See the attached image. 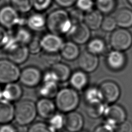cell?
Instances as JSON below:
<instances>
[{"instance_id":"34","label":"cell","mask_w":132,"mask_h":132,"mask_svg":"<svg viewBox=\"0 0 132 132\" xmlns=\"http://www.w3.org/2000/svg\"><path fill=\"white\" fill-rule=\"evenodd\" d=\"M54 0H32L33 9L36 12L44 13L52 6Z\"/></svg>"},{"instance_id":"5","label":"cell","mask_w":132,"mask_h":132,"mask_svg":"<svg viewBox=\"0 0 132 132\" xmlns=\"http://www.w3.org/2000/svg\"><path fill=\"white\" fill-rule=\"evenodd\" d=\"M109 43L114 50L123 52L131 46L132 34L125 28L116 29L110 35Z\"/></svg>"},{"instance_id":"9","label":"cell","mask_w":132,"mask_h":132,"mask_svg":"<svg viewBox=\"0 0 132 132\" xmlns=\"http://www.w3.org/2000/svg\"><path fill=\"white\" fill-rule=\"evenodd\" d=\"M101 92L103 101L106 104H112L118 100L121 94L119 86L112 81H105L98 87Z\"/></svg>"},{"instance_id":"3","label":"cell","mask_w":132,"mask_h":132,"mask_svg":"<svg viewBox=\"0 0 132 132\" xmlns=\"http://www.w3.org/2000/svg\"><path fill=\"white\" fill-rule=\"evenodd\" d=\"M37 114L36 104L31 100L20 101L15 106L14 119L21 126L31 124L36 119Z\"/></svg>"},{"instance_id":"27","label":"cell","mask_w":132,"mask_h":132,"mask_svg":"<svg viewBox=\"0 0 132 132\" xmlns=\"http://www.w3.org/2000/svg\"><path fill=\"white\" fill-rule=\"evenodd\" d=\"M31 31L27 26H18L14 36L20 44L28 45L34 38Z\"/></svg>"},{"instance_id":"21","label":"cell","mask_w":132,"mask_h":132,"mask_svg":"<svg viewBox=\"0 0 132 132\" xmlns=\"http://www.w3.org/2000/svg\"><path fill=\"white\" fill-rule=\"evenodd\" d=\"M60 54L63 59L72 61L78 58L80 53L78 44L72 41H69L63 43Z\"/></svg>"},{"instance_id":"18","label":"cell","mask_w":132,"mask_h":132,"mask_svg":"<svg viewBox=\"0 0 132 132\" xmlns=\"http://www.w3.org/2000/svg\"><path fill=\"white\" fill-rule=\"evenodd\" d=\"M106 62L108 66L112 70H119L124 67L126 57L123 52L113 50L108 54Z\"/></svg>"},{"instance_id":"20","label":"cell","mask_w":132,"mask_h":132,"mask_svg":"<svg viewBox=\"0 0 132 132\" xmlns=\"http://www.w3.org/2000/svg\"><path fill=\"white\" fill-rule=\"evenodd\" d=\"M114 18L117 26L120 28L127 29L132 27V10L128 8L119 9L116 12Z\"/></svg>"},{"instance_id":"26","label":"cell","mask_w":132,"mask_h":132,"mask_svg":"<svg viewBox=\"0 0 132 132\" xmlns=\"http://www.w3.org/2000/svg\"><path fill=\"white\" fill-rule=\"evenodd\" d=\"M58 82H43L39 89V93L43 98H52L55 97L58 92Z\"/></svg>"},{"instance_id":"46","label":"cell","mask_w":132,"mask_h":132,"mask_svg":"<svg viewBox=\"0 0 132 132\" xmlns=\"http://www.w3.org/2000/svg\"><path fill=\"white\" fill-rule=\"evenodd\" d=\"M127 2L132 6V0H127Z\"/></svg>"},{"instance_id":"38","label":"cell","mask_w":132,"mask_h":132,"mask_svg":"<svg viewBox=\"0 0 132 132\" xmlns=\"http://www.w3.org/2000/svg\"><path fill=\"white\" fill-rule=\"evenodd\" d=\"M70 19L73 24L84 22L85 14L84 12L76 7L73 8L69 11Z\"/></svg>"},{"instance_id":"12","label":"cell","mask_w":132,"mask_h":132,"mask_svg":"<svg viewBox=\"0 0 132 132\" xmlns=\"http://www.w3.org/2000/svg\"><path fill=\"white\" fill-rule=\"evenodd\" d=\"M105 120L111 121L118 126L126 120V112L120 105L111 104L107 105L103 116Z\"/></svg>"},{"instance_id":"41","label":"cell","mask_w":132,"mask_h":132,"mask_svg":"<svg viewBox=\"0 0 132 132\" xmlns=\"http://www.w3.org/2000/svg\"><path fill=\"white\" fill-rule=\"evenodd\" d=\"M116 130L117 132H132V123L126 120L118 126Z\"/></svg>"},{"instance_id":"32","label":"cell","mask_w":132,"mask_h":132,"mask_svg":"<svg viewBox=\"0 0 132 132\" xmlns=\"http://www.w3.org/2000/svg\"><path fill=\"white\" fill-rule=\"evenodd\" d=\"M96 9L103 14H109L116 7V0H95Z\"/></svg>"},{"instance_id":"39","label":"cell","mask_w":132,"mask_h":132,"mask_svg":"<svg viewBox=\"0 0 132 132\" xmlns=\"http://www.w3.org/2000/svg\"><path fill=\"white\" fill-rule=\"evenodd\" d=\"M27 47L30 54H37L39 53L42 50L40 39L33 38L32 40L28 44Z\"/></svg>"},{"instance_id":"16","label":"cell","mask_w":132,"mask_h":132,"mask_svg":"<svg viewBox=\"0 0 132 132\" xmlns=\"http://www.w3.org/2000/svg\"><path fill=\"white\" fill-rule=\"evenodd\" d=\"M23 94L21 86L15 82L6 84L2 90L0 100L10 102L19 101Z\"/></svg>"},{"instance_id":"2","label":"cell","mask_w":132,"mask_h":132,"mask_svg":"<svg viewBox=\"0 0 132 132\" xmlns=\"http://www.w3.org/2000/svg\"><path fill=\"white\" fill-rule=\"evenodd\" d=\"M80 97L77 91L73 88H63L59 90L55 97L57 108L62 112L74 111L78 106Z\"/></svg>"},{"instance_id":"29","label":"cell","mask_w":132,"mask_h":132,"mask_svg":"<svg viewBox=\"0 0 132 132\" xmlns=\"http://www.w3.org/2000/svg\"><path fill=\"white\" fill-rule=\"evenodd\" d=\"M10 4L21 14L28 13L33 9L32 0H10Z\"/></svg>"},{"instance_id":"8","label":"cell","mask_w":132,"mask_h":132,"mask_svg":"<svg viewBox=\"0 0 132 132\" xmlns=\"http://www.w3.org/2000/svg\"><path fill=\"white\" fill-rule=\"evenodd\" d=\"M91 30L84 22H82L73 24L68 35L71 41L77 44H84L89 42Z\"/></svg>"},{"instance_id":"40","label":"cell","mask_w":132,"mask_h":132,"mask_svg":"<svg viewBox=\"0 0 132 132\" xmlns=\"http://www.w3.org/2000/svg\"><path fill=\"white\" fill-rule=\"evenodd\" d=\"M76 2V0H54V2L59 8L65 9L75 6Z\"/></svg>"},{"instance_id":"47","label":"cell","mask_w":132,"mask_h":132,"mask_svg":"<svg viewBox=\"0 0 132 132\" xmlns=\"http://www.w3.org/2000/svg\"><path fill=\"white\" fill-rule=\"evenodd\" d=\"M2 92V90H1V87H0V99H1V97Z\"/></svg>"},{"instance_id":"31","label":"cell","mask_w":132,"mask_h":132,"mask_svg":"<svg viewBox=\"0 0 132 132\" xmlns=\"http://www.w3.org/2000/svg\"><path fill=\"white\" fill-rule=\"evenodd\" d=\"M62 57L59 52L52 53L43 51L40 55V59L46 65L51 67L60 62Z\"/></svg>"},{"instance_id":"43","label":"cell","mask_w":132,"mask_h":132,"mask_svg":"<svg viewBox=\"0 0 132 132\" xmlns=\"http://www.w3.org/2000/svg\"><path fill=\"white\" fill-rule=\"evenodd\" d=\"M43 82H58V79L54 73L50 69L43 76Z\"/></svg>"},{"instance_id":"6","label":"cell","mask_w":132,"mask_h":132,"mask_svg":"<svg viewBox=\"0 0 132 132\" xmlns=\"http://www.w3.org/2000/svg\"><path fill=\"white\" fill-rule=\"evenodd\" d=\"M21 72L17 64L9 59H0V84L15 82L19 79Z\"/></svg>"},{"instance_id":"28","label":"cell","mask_w":132,"mask_h":132,"mask_svg":"<svg viewBox=\"0 0 132 132\" xmlns=\"http://www.w3.org/2000/svg\"><path fill=\"white\" fill-rule=\"evenodd\" d=\"M106 48L104 41L99 38H95L89 40L87 44V51L95 55L102 54Z\"/></svg>"},{"instance_id":"37","label":"cell","mask_w":132,"mask_h":132,"mask_svg":"<svg viewBox=\"0 0 132 132\" xmlns=\"http://www.w3.org/2000/svg\"><path fill=\"white\" fill-rule=\"evenodd\" d=\"M75 7L84 13L88 12L94 9L95 6V0H76Z\"/></svg>"},{"instance_id":"11","label":"cell","mask_w":132,"mask_h":132,"mask_svg":"<svg viewBox=\"0 0 132 132\" xmlns=\"http://www.w3.org/2000/svg\"><path fill=\"white\" fill-rule=\"evenodd\" d=\"M40 42L43 51L52 53L59 52L64 43L60 36L51 32L44 35Z\"/></svg>"},{"instance_id":"15","label":"cell","mask_w":132,"mask_h":132,"mask_svg":"<svg viewBox=\"0 0 132 132\" xmlns=\"http://www.w3.org/2000/svg\"><path fill=\"white\" fill-rule=\"evenodd\" d=\"M26 25L31 31H42L46 28V15L35 11L26 18Z\"/></svg>"},{"instance_id":"13","label":"cell","mask_w":132,"mask_h":132,"mask_svg":"<svg viewBox=\"0 0 132 132\" xmlns=\"http://www.w3.org/2000/svg\"><path fill=\"white\" fill-rule=\"evenodd\" d=\"M9 60L16 64L25 62L30 54L27 46L17 43L6 51Z\"/></svg>"},{"instance_id":"42","label":"cell","mask_w":132,"mask_h":132,"mask_svg":"<svg viewBox=\"0 0 132 132\" xmlns=\"http://www.w3.org/2000/svg\"><path fill=\"white\" fill-rule=\"evenodd\" d=\"M9 35L6 29L0 25V48L4 47L8 40Z\"/></svg>"},{"instance_id":"45","label":"cell","mask_w":132,"mask_h":132,"mask_svg":"<svg viewBox=\"0 0 132 132\" xmlns=\"http://www.w3.org/2000/svg\"><path fill=\"white\" fill-rule=\"evenodd\" d=\"M116 130L110 128L104 123L97 126L94 130L93 132H116Z\"/></svg>"},{"instance_id":"10","label":"cell","mask_w":132,"mask_h":132,"mask_svg":"<svg viewBox=\"0 0 132 132\" xmlns=\"http://www.w3.org/2000/svg\"><path fill=\"white\" fill-rule=\"evenodd\" d=\"M99 64L98 56L88 51L81 53L78 58V64L80 70L86 73L94 71Z\"/></svg>"},{"instance_id":"14","label":"cell","mask_w":132,"mask_h":132,"mask_svg":"<svg viewBox=\"0 0 132 132\" xmlns=\"http://www.w3.org/2000/svg\"><path fill=\"white\" fill-rule=\"evenodd\" d=\"M84 125L82 116L77 111L69 112L65 116L64 127L69 132H79Z\"/></svg>"},{"instance_id":"22","label":"cell","mask_w":132,"mask_h":132,"mask_svg":"<svg viewBox=\"0 0 132 132\" xmlns=\"http://www.w3.org/2000/svg\"><path fill=\"white\" fill-rule=\"evenodd\" d=\"M14 110L11 102L0 100V124L9 123L14 118Z\"/></svg>"},{"instance_id":"36","label":"cell","mask_w":132,"mask_h":132,"mask_svg":"<svg viewBox=\"0 0 132 132\" xmlns=\"http://www.w3.org/2000/svg\"><path fill=\"white\" fill-rule=\"evenodd\" d=\"M28 132H57L49 124L41 122H37L31 124Z\"/></svg>"},{"instance_id":"48","label":"cell","mask_w":132,"mask_h":132,"mask_svg":"<svg viewBox=\"0 0 132 132\" xmlns=\"http://www.w3.org/2000/svg\"><path fill=\"white\" fill-rule=\"evenodd\" d=\"M79 132H88V131H84V130H81V131H79Z\"/></svg>"},{"instance_id":"7","label":"cell","mask_w":132,"mask_h":132,"mask_svg":"<svg viewBox=\"0 0 132 132\" xmlns=\"http://www.w3.org/2000/svg\"><path fill=\"white\" fill-rule=\"evenodd\" d=\"M43 76L40 70L35 67H27L21 72L19 79L20 82L28 87H34L38 85L42 79Z\"/></svg>"},{"instance_id":"33","label":"cell","mask_w":132,"mask_h":132,"mask_svg":"<svg viewBox=\"0 0 132 132\" xmlns=\"http://www.w3.org/2000/svg\"><path fill=\"white\" fill-rule=\"evenodd\" d=\"M55 131L61 130L65 125V116L61 113H55L49 119L48 124Z\"/></svg>"},{"instance_id":"17","label":"cell","mask_w":132,"mask_h":132,"mask_svg":"<svg viewBox=\"0 0 132 132\" xmlns=\"http://www.w3.org/2000/svg\"><path fill=\"white\" fill-rule=\"evenodd\" d=\"M38 114L43 119H50L56 113V106L51 99L43 98L40 99L36 104Z\"/></svg>"},{"instance_id":"30","label":"cell","mask_w":132,"mask_h":132,"mask_svg":"<svg viewBox=\"0 0 132 132\" xmlns=\"http://www.w3.org/2000/svg\"><path fill=\"white\" fill-rule=\"evenodd\" d=\"M85 98L87 104L103 102L99 88L95 87H91L86 89L85 92Z\"/></svg>"},{"instance_id":"23","label":"cell","mask_w":132,"mask_h":132,"mask_svg":"<svg viewBox=\"0 0 132 132\" xmlns=\"http://www.w3.org/2000/svg\"><path fill=\"white\" fill-rule=\"evenodd\" d=\"M70 83L76 90H81L86 87L88 83V77L86 72L76 71L72 73L69 79Z\"/></svg>"},{"instance_id":"25","label":"cell","mask_w":132,"mask_h":132,"mask_svg":"<svg viewBox=\"0 0 132 132\" xmlns=\"http://www.w3.org/2000/svg\"><path fill=\"white\" fill-rule=\"evenodd\" d=\"M51 70L56 76L58 81H67L70 79L72 74L70 68L67 64L60 62L53 65Z\"/></svg>"},{"instance_id":"44","label":"cell","mask_w":132,"mask_h":132,"mask_svg":"<svg viewBox=\"0 0 132 132\" xmlns=\"http://www.w3.org/2000/svg\"><path fill=\"white\" fill-rule=\"evenodd\" d=\"M0 132H18L14 126L10 124H3L0 125Z\"/></svg>"},{"instance_id":"1","label":"cell","mask_w":132,"mask_h":132,"mask_svg":"<svg viewBox=\"0 0 132 132\" xmlns=\"http://www.w3.org/2000/svg\"><path fill=\"white\" fill-rule=\"evenodd\" d=\"M73 24L66 9L57 8L46 15V28L50 32L61 36L68 35Z\"/></svg>"},{"instance_id":"4","label":"cell","mask_w":132,"mask_h":132,"mask_svg":"<svg viewBox=\"0 0 132 132\" xmlns=\"http://www.w3.org/2000/svg\"><path fill=\"white\" fill-rule=\"evenodd\" d=\"M26 25V19L10 4L4 5L0 7V25L6 29Z\"/></svg>"},{"instance_id":"35","label":"cell","mask_w":132,"mask_h":132,"mask_svg":"<svg viewBox=\"0 0 132 132\" xmlns=\"http://www.w3.org/2000/svg\"><path fill=\"white\" fill-rule=\"evenodd\" d=\"M117 26V22L114 16L107 15L103 18L101 28L104 31L112 32L116 29Z\"/></svg>"},{"instance_id":"24","label":"cell","mask_w":132,"mask_h":132,"mask_svg":"<svg viewBox=\"0 0 132 132\" xmlns=\"http://www.w3.org/2000/svg\"><path fill=\"white\" fill-rule=\"evenodd\" d=\"M107 104L104 102H99L87 104L86 113L92 119H97L104 116Z\"/></svg>"},{"instance_id":"19","label":"cell","mask_w":132,"mask_h":132,"mask_svg":"<svg viewBox=\"0 0 132 132\" xmlns=\"http://www.w3.org/2000/svg\"><path fill=\"white\" fill-rule=\"evenodd\" d=\"M104 16L103 13L97 9L85 13L84 22L92 30H95L101 27Z\"/></svg>"}]
</instances>
